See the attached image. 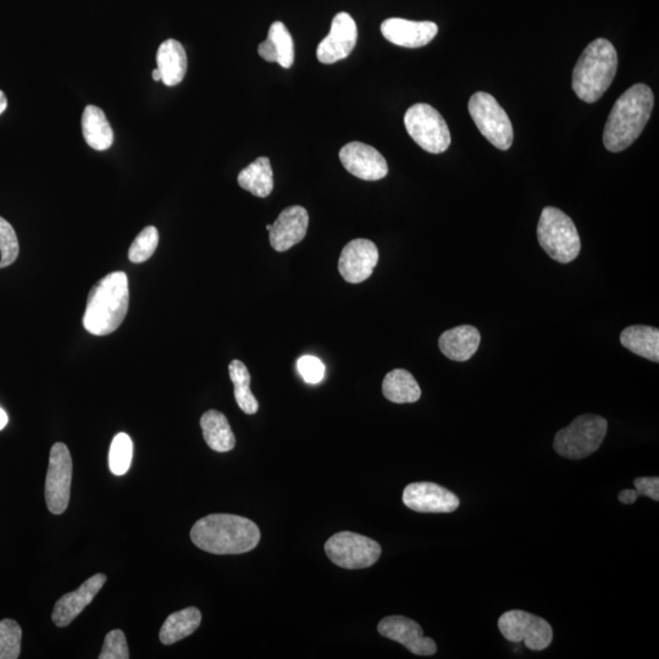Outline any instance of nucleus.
Returning a JSON list of instances; mask_svg holds the SVG:
<instances>
[{"label": "nucleus", "mask_w": 659, "mask_h": 659, "mask_svg": "<svg viewBox=\"0 0 659 659\" xmlns=\"http://www.w3.org/2000/svg\"><path fill=\"white\" fill-rule=\"evenodd\" d=\"M82 134L94 151L104 152L113 146L114 131L107 115L96 105H87L82 114Z\"/></svg>", "instance_id": "obj_23"}, {"label": "nucleus", "mask_w": 659, "mask_h": 659, "mask_svg": "<svg viewBox=\"0 0 659 659\" xmlns=\"http://www.w3.org/2000/svg\"><path fill=\"white\" fill-rule=\"evenodd\" d=\"M152 76L154 81H162V74H160L158 68L153 70Z\"/></svg>", "instance_id": "obj_40"}, {"label": "nucleus", "mask_w": 659, "mask_h": 659, "mask_svg": "<svg viewBox=\"0 0 659 659\" xmlns=\"http://www.w3.org/2000/svg\"><path fill=\"white\" fill-rule=\"evenodd\" d=\"M403 503L418 513H452L461 505L457 495L434 483L409 484L403 491Z\"/></svg>", "instance_id": "obj_15"}, {"label": "nucleus", "mask_w": 659, "mask_h": 659, "mask_svg": "<svg viewBox=\"0 0 659 659\" xmlns=\"http://www.w3.org/2000/svg\"><path fill=\"white\" fill-rule=\"evenodd\" d=\"M202 622V613L196 607H188L166 618L159 639L164 645H174L195 633Z\"/></svg>", "instance_id": "obj_25"}, {"label": "nucleus", "mask_w": 659, "mask_h": 659, "mask_svg": "<svg viewBox=\"0 0 659 659\" xmlns=\"http://www.w3.org/2000/svg\"><path fill=\"white\" fill-rule=\"evenodd\" d=\"M129 279L123 271L104 276L90 291L82 323L92 335L113 334L129 312Z\"/></svg>", "instance_id": "obj_3"}, {"label": "nucleus", "mask_w": 659, "mask_h": 659, "mask_svg": "<svg viewBox=\"0 0 659 659\" xmlns=\"http://www.w3.org/2000/svg\"><path fill=\"white\" fill-rule=\"evenodd\" d=\"M378 630L384 638L398 642L413 655L433 656L437 651L436 642L425 638L422 627L412 619L402 616L387 617L381 620Z\"/></svg>", "instance_id": "obj_16"}, {"label": "nucleus", "mask_w": 659, "mask_h": 659, "mask_svg": "<svg viewBox=\"0 0 659 659\" xmlns=\"http://www.w3.org/2000/svg\"><path fill=\"white\" fill-rule=\"evenodd\" d=\"M8 108V99L3 91H0V114H3Z\"/></svg>", "instance_id": "obj_38"}, {"label": "nucleus", "mask_w": 659, "mask_h": 659, "mask_svg": "<svg viewBox=\"0 0 659 659\" xmlns=\"http://www.w3.org/2000/svg\"><path fill=\"white\" fill-rule=\"evenodd\" d=\"M618 69V54L605 38L591 42L575 65L573 90L586 103H596L612 85Z\"/></svg>", "instance_id": "obj_4"}, {"label": "nucleus", "mask_w": 659, "mask_h": 659, "mask_svg": "<svg viewBox=\"0 0 659 659\" xmlns=\"http://www.w3.org/2000/svg\"><path fill=\"white\" fill-rule=\"evenodd\" d=\"M607 429V420L600 415H580L567 428L558 431L553 448L564 458L584 459L601 447Z\"/></svg>", "instance_id": "obj_6"}, {"label": "nucleus", "mask_w": 659, "mask_h": 659, "mask_svg": "<svg viewBox=\"0 0 659 659\" xmlns=\"http://www.w3.org/2000/svg\"><path fill=\"white\" fill-rule=\"evenodd\" d=\"M655 97L649 86L638 83L613 105L603 132V145L609 152H623L638 140L651 118Z\"/></svg>", "instance_id": "obj_2"}, {"label": "nucleus", "mask_w": 659, "mask_h": 659, "mask_svg": "<svg viewBox=\"0 0 659 659\" xmlns=\"http://www.w3.org/2000/svg\"><path fill=\"white\" fill-rule=\"evenodd\" d=\"M379 249L374 242L357 238L347 243L339 259V271L350 284L368 280L379 262Z\"/></svg>", "instance_id": "obj_13"}, {"label": "nucleus", "mask_w": 659, "mask_h": 659, "mask_svg": "<svg viewBox=\"0 0 659 659\" xmlns=\"http://www.w3.org/2000/svg\"><path fill=\"white\" fill-rule=\"evenodd\" d=\"M71 481H73V459L69 448L65 443H55L49 456L46 480V501L51 513L60 515L68 509Z\"/></svg>", "instance_id": "obj_11"}, {"label": "nucleus", "mask_w": 659, "mask_h": 659, "mask_svg": "<svg viewBox=\"0 0 659 659\" xmlns=\"http://www.w3.org/2000/svg\"><path fill=\"white\" fill-rule=\"evenodd\" d=\"M232 384L235 387V398L242 412L253 415L258 412L259 403L251 391V374L241 361H232L229 365Z\"/></svg>", "instance_id": "obj_29"}, {"label": "nucleus", "mask_w": 659, "mask_h": 659, "mask_svg": "<svg viewBox=\"0 0 659 659\" xmlns=\"http://www.w3.org/2000/svg\"><path fill=\"white\" fill-rule=\"evenodd\" d=\"M325 552L336 566L351 570L365 569L379 561L381 546L370 537L342 531L326 541Z\"/></svg>", "instance_id": "obj_9"}, {"label": "nucleus", "mask_w": 659, "mask_h": 659, "mask_svg": "<svg viewBox=\"0 0 659 659\" xmlns=\"http://www.w3.org/2000/svg\"><path fill=\"white\" fill-rule=\"evenodd\" d=\"M481 336L472 325L457 326L443 332L439 347L448 359L454 362H467L479 350Z\"/></svg>", "instance_id": "obj_20"}, {"label": "nucleus", "mask_w": 659, "mask_h": 659, "mask_svg": "<svg viewBox=\"0 0 659 659\" xmlns=\"http://www.w3.org/2000/svg\"><path fill=\"white\" fill-rule=\"evenodd\" d=\"M159 245V232L157 227L147 226L132 242L129 249V259L132 263H145L152 258Z\"/></svg>", "instance_id": "obj_31"}, {"label": "nucleus", "mask_w": 659, "mask_h": 659, "mask_svg": "<svg viewBox=\"0 0 659 659\" xmlns=\"http://www.w3.org/2000/svg\"><path fill=\"white\" fill-rule=\"evenodd\" d=\"M639 497V492L636 490H623L618 495L619 501L622 502L623 505H633V503L638 501Z\"/></svg>", "instance_id": "obj_37"}, {"label": "nucleus", "mask_w": 659, "mask_h": 659, "mask_svg": "<svg viewBox=\"0 0 659 659\" xmlns=\"http://www.w3.org/2000/svg\"><path fill=\"white\" fill-rule=\"evenodd\" d=\"M258 53L265 62L278 63L284 69H290L295 62V44L285 24L281 21L270 26L268 38L259 44Z\"/></svg>", "instance_id": "obj_21"}, {"label": "nucleus", "mask_w": 659, "mask_h": 659, "mask_svg": "<svg viewBox=\"0 0 659 659\" xmlns=\"http://www.w3.org/2000/svg\"><path fill=\"white\" fill-rule=\"evenodd\" d=\"M8 414L5 413L3 408H0V430H3L8 424Z\"/></svg>", "instance_id": "obj_39"}, {"label": "nucleus", "mask_w": 659, "mask_h": 659, "mask_svg": "<svg viewBox=\"0 0 659 659\" xmlns=\"http://www.w3.org/2000/svg\"><path fill=\"white\" fill-rule=\"evenodd\" d=\"M620 342L630 352L651 362H659V331L645 325H634L624 329Z\"/></svg>", "instance_id": "obj_26"}, {"label": "nucleus", "mask_w": 659, "mask_h": 659, "mask_svg": "<svg viewBox=\"0 0 659 659\" xmlns=\"http://www.w3.org/2000/svg\"><path fill=\"white\" fill-rule=\"evenodd\" d=\"M107 581L104 574L93 575L79 589L64 595L55 603L52 619L59 628L69 627L97 596Z\"/></svg>", "instance_id": "obj_19"}, {"label": "nucleus", "mask_w": 659, "mask_h": 659, "mask_svg": "<svg viewBox=\"0 0 659 659\" xmlns=\"http://www.w3.org/2000/svg\"><path fill=\"white\" fill-rule=\"evenodd\" d=\"M134 457V442L125 433L114 437L109 451V468L116 476L125 475Z\"/></svg>", "instance_id": "obj_30"}, {"label": "nucleus", "mask_w": 659, "mask_h": 659, "mask_svg": "<svg viewBox=\"0 0 659 659\" xmlns=\"http://www.w3.org/2000/svg\"><path fill=\"white\" fill-rule=\"evenodd\" d=\"M18 236L9 221L0 217V269L7 268L19 257Z\"/></svg>", "instance_id": "obj_33"}, {"label": "nucleus", "mask_w": 659, "mask_h": 659, "mask_svg": "<svg viewBox=\"0 0 659 659\" xmlns=\"http://www.w3.org/2000/svg\"><path fill=\"white\" fill-rule=\"evenodd\" d=\"M404 126L424 151L440 154L451 146V132L443 116L429 104L418 103L407 110Z\"/></svg>", "instance_id": "obj_7"}, {"label": "nucleus", "mask_w": 659, "mask_h": 659, "mask_svg": "<svg viewBox=\"0 0 659 659\" xmlns=\"http://www.w3.org/2000/svg\"><path fill=\"white\" fill-rule=\"evenodd\" d=\"M22 630L15 620L0 622V659H16L21 653Z\"/></svg>", "instance_id": "obj_32"}, {"label": "nucleus", "mask_w": 659, "mask_h": 659, "mask_svg": "<svg viewBox=\"0 0 659 659\" xmlns=\"http://www.w3.org/2000/svg\"><path fill=\"white\" fill-rule=\"evenodd\" d=\"M439 32V27L431 21L387 19L381 24V33L387 41L404 48L426 46Z\"/></svg>", "instance_id": "obj_18"}, {"label": "nucleus", "mask_w": 659, "mask_h": 659, "mask_svg": "<svg viewBox=\"0 0 659 659\" xmlns=\"http://www.w3.org/2000/svg\"><path fill=\"white\" fill-rule=\"evenodd\" d=\"M191 540L213 555H242L254 550L260 541L256 523L234 514H210L199 519L191 530Z\"/></svg>", "instance_id": "obj_1"}, {"label": "nucleus", "mask_w": 659, "mask_h": 659, "mask_svg": "<svg viewBox=\"0 0 659 659\" xmlns=\"http://www.w3.org/2000/svg\"><path fill=\"white\" fill-rule=\"evenodd\" d=\"M309 215L306 208L292 206L282 210L269 230L270 245L276 252L289 251L307 235Z\"/></svg>", "instance_id": "obj_17"}, {"label": "nucleus", "mask_w": 659, "mask_h": 659, "mask_svg": "<svg viewBox=\"0 0 659 659\" xmlns=\"http://www.w3.org/2000/svg\"><path fill=\"white\" fill-rule=\"evenodd\" d=\"M298 371L308 384H318L324 379L325 365L318 358L304 356L298 361Z\"/></svg>", "instance_id": "obj_35"}, {"label": "nucleus", "mask_w": 659, "mask_h": 659, "mask_svg": "<svg viewBox=\"0 0 659 659\" xmlns=\"http://www.w3.org/2000/svg\"><path fill=\"white\" fill-rule=\"evenodd\" d=\"M130 651L126 636L121 630H113L105 636L99 659H129Z\"/></svg>", "instance_id": "obj_34"}, {"label": "nucleus", "mask_w": 659, "mask_h": 659, "mask_svg": "<svg viewBox=\"0 0 659 659\" xmlns=\"http://www.w3.org/2000/svg\"><path fill=\"white\" fill-rule=\"evenodd\" d=\"M358 40L356 21L347 13L336 14L329 35L319 43L317 57L320 63L335 64L353 52Z\"/></svg>", "instance_id": "obj_14"}, {"label": "nucleus", "mask_w": 659, "mask_h": 659, "mask_svg": "<svg viewBox=\"0 0 659 659\" xmlns=\"http://www.w3.org/2000/svg\"><path fill=\"white\" fill-rule=\"evenodd\" d=\"M271 229V225H267V230L269 231Z\"/></svg>", "instance_id": "obj_41"}, {"label": "nucleus", "mask_w": 659, "mask_h": 659, "mask_svg": "<svg viewBox=\"0 0 659 659\" xmlns=\"http://www.w3.org/2000/svg\"><path fill=\"white\" fill-rule=\"evenodd\" d=\"M340 160L348 173L364 181H379L389 174V165L384 155L362 142H351L343 146Z\"/></svg>", "instance_id": "obj_12"}, {"label": "nucleus", "mask_w": 659, "mask_h": 659, "mask_svg": "<svg viewBox=\"0 0 659 659\" xmlns=\"http://www.w3.org/2000/svg\"><path fill=\"white\" fill-rule=\"evenodd\" d=\"M382 393L390 402L397 404L415 403L422 397L417 380L409 371L395 369L385 376Z\"/></svg>", "instance_id": "obj_28"}, {"label": "nucleus", "mask_w": 659, "mask_h": 659, "mask_svg": "<svg viewBox=\"0 0 659 659\" xmlns=\"http://www.w3.org/2000/svg\"><path fill=\"white\" fill-rule=\"evenodd\" d=\"M201 428L204 440L215 452L225 453L234 450L236 439L229 420L223 413L208 411L202 415Z\"/></svg>", "instance_id": "obj_24"}, {"label": "nucleus", "mask_w": 659, "mask_h": 659, "mask_svg": "<svg viewBox=\"0 0 659 659\" xmlns=\"http://www.w3.org/2000/svg\"><path fill=\"white\" fill-rule=\"evenodd\" d=\"M157 65L165 86L179 85L187 73V55L184 46L175 40H168L160 44Z\"/></svg>", "instance_id": "obj_22"}, {"label": "nucleus", "mask_w": 659, "mask_h": 659, "mask_svg": "<svg viewBox=\"0 0 659 659\" xmlns=\"http://www.w3.org/2000/svg\"><path fill=\"white\" fill-rule=\"evenodd\" d=\"M634 486L640 496L649 497L656 502L659 501V478L657 476L635 479Z\"/></svg>", "instance_id": "obj_36"}, {"label": "nucleus", "mask_w": 659, "mask_h": 659, "mask_svg": "<svg viewBox=\"0 0 659 659\" xmlns=\"http://www.w3.org/2000/svg\"><path fill=\"white\" fill-rule=\"evenodd\" d=\"M498 629L508 641L524 642L533 651L546 650L553 640V629L547 620L519 609L502 614Z\"/></svg>", "instance_id": "obj_10"}, {"label": "nucleus", "mask_w": 659, "mask_h": 659, "mask_svg": "<svg viewBox=\"0 0 659 659\" xmlns=\"http://www.w3.org/2000/svg\"><path fill=\"white\" fill-rule=\"evenodd\" d=\"M238 185L259 198H267L274 190V174L270 160L260 157L238 174Z\"/></svg>", "instance_id": "obj_27"}, {"label": "nucleus", "mask_w": 659, "mask_h": 659, "mask_svg": "<svg viewBox=\"0 0 659 659\" xmlns=\"http://www.w3.org/2000/svg\"><path fill=\"white\" fill-rule=\"evenodd\" d=\"M469 114L487 141L501 151H508L514 140L513 125L508 114L489 93L473 94L468 104Z\"/></svg>", "instance_id": "obj_8"}, {"label": "nucleus", "mask_w": 659, "mask_h": 659, "mask_svg": "<svg viewBox=\"0 0 659 659\" xmlns=\"http://www.w3.org/2000/svg\"><path fill=\"white\" fill-rule=\"evenodd\" d=\"M537 240L548 256L558 263H572L579 256L581 242L577 226L561 209L547 207L542 210Z\"/></svg>", "instance_id": "obj_5"}]
</instances>
